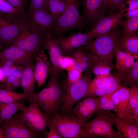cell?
I'll return each instance as SVG.
<instances>
[{
  "instance_id": "10",
  "label": "cell",
  "mask_w": 138,
  "mask_h": 138,
  "mask_svg": "<svg viewBox=\"0 0 138 138\" xmlns=\"http://www.w3.org/2000/svg\"><path fill=\"white\" fill-rule=\"evenodd\" d=\"M29 104L22 112L27 125L32 131L46 137L49 118L40 110L37 103L30 102Z\"/></svg>"
},
{
  "instance_id": "19",
  "label": "cell",
  "mask_w": 138,
  "mask_h": 138,
  "mask_svg": "<svg viewBox=\"0 0 138 138\" xmlns=\"http://www.w3.org/2000/svg\"><path fill=\"white\" fill-rule=\"evenodd\" d=\"M114 55L116 60L114 67L117 70V73L120 77L126 74L135 64L134 57L130 53L118 47L115 44Z\"/></svg>"
},
{
  "instance_id": "48",
  "label": "cell",
  "mask_w": 138,
  "mask_h": 138,
  "mask_svg": "<svg viewBox=\"0 0 138 138\" xmlns=\"http://www.w3.org/2000/svg\"><path fill=\"white\" fill-rule=\"evenodd\" d=\"M0 138H4L3 132L0 126Z\"/></svg>"
},
{
  "instance_id": "40",
  "label": "cell",
  "mask_w": 138,
  "mask_h": 138,
  "mask_svg": "<svg viewBox=\"0 0 138 138\" xmlns=\"http://www.w3.org/2000/svg\"><path fill=\"white\" fill-rule=\"evenodd\" d=\"M48 0H30V9H41L48 11L47 7Z\"/></svg>"
},
{
  "instance_id": "5",
  "label": "cell",
  "mask_w": 138,
  "mask_h": 138,
  "mask_svg": "<svg viewBox=\"0 0 138 138\" xmlns=\"http://www.w3.org/2000/svg\"><path fill=\"white\" fill-rule=\"evenodd\" d=\"M93 74L90 71L86 70L80 78L67 87L60 108L63 114L71 115L75 103L84 97Z\"/></svg>"
},
{
  "instance_id": "44",
  "label": "cell",
  "mask_w": 138,
  "mask_h": 138,
  "mask_svg": "<svg viewBox=\"0 0 138 138\" xmlns=\"http://www.w3.org/2000/svg\"><path fill=\"white\" fill-rule=\"evenodd\" d=\"M125 3L129 5L128 8H125L124 9L125 11L138 8V0H126Z\"/></svg>"
},
{
  "instance_id": "8",
  "label": "cell",
  "mask_w": 138,
  "mask_h": 138,
  "mask_svg": "<svg viewBox=\"0 0 138 138\" xmlns=\"http://www.w3.org/2000/svg\"><path fill=\"white\" fill-rule=\"evenodd\" d=\"M4 138L44 137L32 131L28 127L23 112H17L10 118L0 123Z\"/></svg>"
},
{
  "instance_id": "49",
  "label": "cell",
  "mask_w": 138,
  "mask_h": 138,
  "mask_svg": "<svg viewBox=\"0 0 138 138\" xmlns=\"http://www.w3.org/2000/svg\"><path fill=\"white\" fill-rule=\"evenodd\" d=\"M2 48V47L1 46V41H0V50Z\"/></svg>"
},
{
  "instance_id": "25",
  "label": "cell",
  "mask_w": 138,
  "mask_h": 138,
  "mask_svg": "<svg viewBox=\"0 0 138 138\" xmlns=\"http://www.w3.org/2000/svg\"><path fill=\"white\" fill-rule=\"evenodd\" d=\"M118 131L122 138H138V126L132 124L117 116L114 121Z\"/></svg>"
},
{
  "instance_id": "43",
  "label": "cell",
  "mask_w": 138,
  "mask_h": 138,
  "mask_svg": "<svg viewBox=\"0 0 138 138\" xmlns=\"http://www.w3.org/2000/svg\"><path fill=\"white\" fill-rule=\"evenodd\" d=\"M48 126H49L50 130L49 132H48L46 138H62V136L51 122L49 119Z\"/></svg>"
},
{
  "instance_id": "4",
  "label": "cell",
  "mask_w": 138,
  "mask_h": 138,
  "mask_svg": "<svg viewBox=\"0 0 138 138\" xmlns=\"http://www.w3.org/2000/svg\"><path fill=\"white\" fill-rule=\"evenodd\" d=\"M97 116L91 121L82 124L86 138H122L119 132L112 128L117 117L115 113L105 112Z\"/></svg>"
},
{
  "instance_id": "11",
  "label": "cell",
  "mask_w": 138,
  "mask_h": 138,
  "mask_svg": "<svg viewBox=\"0 0 138 138\" xmlns=\"http://www.w3.org/2000/svg\"><path fill=\"white\" fill-rule=\"evenodd\" d=\"M43 49L47 50L49 54L51 64L49 73L50 75H59L63 71L61 65L63 56L56 37L50 33L45 34L44 37Z\"/></svg>"
},
{
  "instance_id": "15",
  "label": "cell",
  "mask_w": 138,
  "mask_h": 138,
  "mask_svg": "<svg viewBox=\"0 0 138 138\" xmlns=\"http://www.w3.org/2000/svg\"><path fill=\"white\" fill-rule=\"evenodd\" d=\"M125 11L124 9H121L118 13L110 14L96 22L90 31L93 38L115 29L120 24L122 18L124 16Z\"/></svg>"
},
{
  "instance_id": "39",
  "label": "cell",
  "mask_w": 138,
  "mask_h": 138,
  "mask_svg": "<svg viewBox=\"0 0 138 138\" xmlns=\"http://www.w3.org/2000/svg\"><path fill=\"white\" fill-rule=\"evenodd\" d=\"M68 77L67 87L80 78L82 72L77 68H70L67 70Z\"/></svg>"
},
{
  "instance_id": "42",
  "label": "cell",
  "mask_w": 138,
  "mask_h": 138,
  "mask_svg": "<svg viewBox=\"0 0 138 138\" xmlns=\"http://www.w3.org/2000/svg\"><path fill=\"white\" fill-rule=\"evenodd\" d=\"M7 0L15 7L23 16H26V12L24 8L23 4L24 0Z\"/></svg>"
},
{
  "instance_id": "45",
  "label": "cell",
  "mask_w": 138,
  "mask_h": 138,
  "mask_svg": "<svg viewBox=\"0 0 138 138\" xmlns=\"http://www.w3.org/2000/svg\"><path fill=\"white\" fill-rule=\"evenodd\" d=\"M126 19L138 17V8L134 10L128 11L125 13L124 16Z\"/></svg>"
},
{
  "instance_id": "29",
  "label": "cell",
  "mask_w": 138,
  "mask_h": 138,
  "mask_svg": "<svg viewBox=\"0 0 138 138\" xmlns=\"http://www.w3.org/2000/svg\"><path fill=\"white\" fill-rule=\"evenodd\" d=\"M99 104L95 114L98 116L103 112L112 111L116 112V109L113 102L106 95L97 96Z\"/></svg>"
},
{
  "instance_id": "46",
  "label": "cell",
  "mask_w": 138,
  "mask_h": 138,
  "mask_svg": "<svg viewBox=\"0 0 138 138\" xmlns=\"http://www.w3.org/2000/svg\"><path fill=\"white\" fill-rule=\"evenodd\" d=\"M20 78L13 82L9 86L6 88L9 90H13L14 89L20 87Z\"/></svg>"
},
{
  "instance_id": "17",
  "label": "cell",
  "mask_w": 138,
  "mask_h": 138,
  "mask_svg": "<svg viewBox=\"0 0 138 138\" xmlns=\"http://www.w3.org/2000/svg\"><path fill=\"white\" fill-rule=\"evenodd\" d=\"M32 55L12 45L0 51V63L11 61L24 67L28 62L32 60Z\"/></svg>"
},
{
  "instance_id": "2",
  "label": "cell",
  "mask_w": 138,
  "mask_h": 138,
  "mask_svg": "<svg viewBox=\"0 0 138 138\" xmlns=\"http://www.w3.org/2000/svg\"><path fill=\"white\" fill-rule=\"evenodd\" d=\"M81 0H66L65 10L56 21L50 33L56 37L62 36L69 30L74 29L80 30L85 22L80 15L79 8L82 4Z\"/></svg>"
},
{
  "instance_id": "24",
  "label": "cell",
  "mask_w": 138,
  "mask_h": 138,
  "mask_svg": "<svg viewBox=\"0 0 138 138\" xmlns=\"http://www.w3.org/2000/svg\"><path fill=\"white\" fill-rule=\"evenodd\" d=\"M120 77L116 73L111 74L106 82L95 91L94 97L110 95L120 86Z\"/></svg>"
},
{
  "instance_id": "13",
  "label": "cell",
  "mask_w": 138,
  "mask_h": 138,
  "mask_svg": "<svg viewBox=\"0 0 138 138\" xmlns=\"http://www.w3.org/2000/svg\"><path fill=\"white\" fill-rule=\"evenodd\" d=\"M98 104L97 97H84L76 103L71 115L81 124L85 123L95 114Z\"/></svg>"
},
{
  "instance_id": "36",
  "label": "cell",
  "mask_w": 138,
  "mask_h": 138,
  "mask_svg": "<svg viewBox=\"0 0 138 138\" xmlns=\"http://www.w3.org/2000/svg\"><path fill=\"white\" fill-rule=\"evenodd\" d=\"M0 13L5 14H18L22 16L20 12L7 0H0Z\"/></svg>"
},
{
  "instance_id": "31",
  "label": "cell",
  "mask_w": 138,
  "mask_h": 138,
  "mask_svg": "<svg viewBox=\"0 0 138 138\" xmlns=\"http://www.w3.org/2000/svg\"><path fill=\"white\" fill-rule=\"evenodd\" d=\"M113 68L99 57L97 61L90 71L96 76H106L111 74L110 71Z\"/></svg>"
},
{
  "instance_id": "35",
  "label": "cell",
  "mask_w": 138,
  "mask_h": 138,
  "mask_svg": "<svg viewBox=\"0 0 138 138\" xmlns=\"http://www.w3.org/2000/svg\"><path fill=\"white\" fill-rule=\"evenodd\" d=\"M0 66L6 77L13 74L22 66L13 61L8 60L0 63Z\"/></svg>"
},
{
  "instance_id": "22",
  "label": "cell",
  "mask_w": 138,
  "mask_h": 138,
  "mask_svg": "<svg viewBox=\"0 0 138 138\" xmlns=\"http://www.w3.org/2000/svg\"><path fill=\"white\" fill-rule=\"evenodd\" d=\"M27 99L9 103L0 104V123L12 118L19 111H24L26 107L25 101Z\"/></svg>"
},
{
  "instance_id": "20",
  "label": "cell",
  "mask_w": 138,
  "mask_h": 138,
  "mask_svg": "<svg viewBox=\"0 0 138 138\" xmlns=\"http://www.w3.org/2000/svg\"><path fill=\"white\" fill-rule=\"evenodd\" d=\"M129 96V88L121 85L113 93L106 95L114 103L117 116L121 118L128 105Z\"/></svg>"
},
{
  "instance_id": "26",
  "label": "cell",
  "mask_w": 138,
  "mask_h": 138,
  "mask_svg": "<svg viewBox=\"0 0 138 138\" xmlns=\"http://www.w3.org/2000/svg\"><path fill=\"white\" fill-rule=\"evenodd\" d=\"M120 84L121 85L126 87L138 86V59L128 72L120 77Z\"/></svg>"
},
{
  "instance_id": "47",
  "label": "cell",
  "mask_w": 138,
  "mask_h": 138,
  "mask_svg": "<svg viewBox=\"0 0 138 138\" xmlns=\"http://www.w3.org/2000/svg\"><path fill=\"white\" fill-rule=\"evenodd\" d=\"M6 77L2 68L0 66V82H3Z\"/></svg>"
},
{
  "instance_id": "18",
  "label": "cell",
  "mask_w": 138,
  "mask_h": 138,
  "mask_svg": "<svg viewBox=\"0 0 138 138\" xmlns=\"http://www.w3.org/2000/svg\"><path fill=\"white\" fill-rule=\"evenodd\" d=\"M34 65V76L38 88L44 85L51 68V64L46 54L42 50L36 55Z\"/></svg>"
},
{
  "instance_id": "7",
  "label": "cell",
  "mask_w": 138,
  "mask_h": 138,
  "mask_svg": "<svg viewBox=\"0 0 138 138\" xmlns=\"http://www.w3.org/2000/svg\"><path fill=\"white\" fill-rule=\"evenodd\" d=\"M26 17L0 13V39L2 48L11 46L18 37Z\"/></svg>"
},
{
  "instance_id": "6",
  "label": "cell",
  "mask_w": 138,
  "mask_h": 138,
  "mask_svg": "<svg viewBox=\"0 0 138 138\" xmlns=\"http://www.w3.org/2000/svg\"><path fill=\"white\" fill-rule=\"evenodd\" d=\"M44 36L26 17L18 37L12 45L36 55L43 50Z\"/></svg>"
},
{
  "instance_id": "1",
  "label": "cell",
  "mask_w": 138,
  "mask_h": 138,
  "mask_svg": "<svg viewBox=\"0 0 138 138\" xmlns=\"http://www.w3.org/2000/svg\"><path fill=\"white\" fill-rule=\"evenodd\" d=\"M59 75H50L45 88L27 98L29 102L37 103L48 117H52L58 114L65 94V88L59 82Z\"/></svg>"
},
{
  "instance_id": "23",
  "label": "cell",
  "mask_w": 138,
  "mask_h": 138,
  "mask_svg": "<svg viewBox=\"0 0 138 138\" xmlns=\"http://www.w3.org/2000/svg\"><path fill=\"white\" fill-rule=\"evenodd\" d=\"M115 44L130 54L135 59H138V37L136 33L124 37L121 36Z\"/></svg>"
},
{
  "instance_id": "41",
  "label": "cell",
  "mask_w": 138,
  "mask_h": 138,
  "mask_svg": "<svg viewBox=\"0 0 138 138\" xmlns=\"http://www.w3.org/2000/svg\"><path fill=\"white\" fill-rule=\"evenodd\" d=\"M74 63V60L70 56H63L61 64V68L62 71L67 70L69 68L72 67Z\"/></svg>"
},
{
  "instance_id": "3",
  "label": "cell",
  "mask_w": 138,
  "mask_h": 138,
  "mask_svg": "<svg viewBox=\"0 0 138 138\" xmlns=\"http://www.w3.org/2000/svg\"><path fill=\"white\" fill-rule=\"evenodd\" d=\"M114 29L98 36L95 39L89 40L84 45L102 60L113 68L114 46L121 37L120 32Z\"/></svg>"
},
{
  "instance_id": "37",
  "label": "cell",
  "mask_w": 138,
  "mask_h": 138,
  "mask_svg": "<svg viewBox=\"0 0 138 138\" xmlns=\"http://www.w3.org/2000/svg\"><path fill=\"white\" fill-rule=\"evenodd\" d=\"M129 90L130 96L129 103L126 108H135L137 107L138 86L129 88Z\"/></svg>"
},
{
  "instance_id": "14",
  "label": "cell",
  "mask_w": 138,
  "mask_h": 138,
  "mask_svg": "<svg viewBox=\"0 0 138 138\" xmlns=\"http://www.w3.org/2000/svg\"><path fill=\"white\" fill-rule=\"evenodd\" d=\"M26 18L43 35L51 33L56 21L48 11L41 9H30Z\"/></svg>"
},
{
  "instance_id": "28",
  "label": "cell",
  "mask_w": 138,
  "mask_h": 138,
  "mask_svg": "<svg viewBox=\"0 0 138 138\" xmlns=\"http://www.w3.org/2000/svg\"><path fill=\"white\" fill-rule=\"evenodd\" d=\"M66 0H48V11L56 21L61 15L65 10Z\"/></svg>"
},
{
  "instance_id": "9",
  "label": "cell",
  "mask_w": 138,
  "mask_h": 138,
  "mask_svg": "<svg viewBox=\"0 0 138 138\" xmlns=\"http://www.w3.org/2000/svg\"><path fill=\"white\" fill-rule=\"evenodd\" d=\"M48 118L62 137L86 138L82 124L72 115L58 114Z\"/></svg>"
},
{
  "instance_id": "33",
  "label": "cell",
  "mask_w": 138,
  "mask_h": 138,
  "mask_svg": "<svg viewBox=\"0 0 138 138\" xmlns=\"http://www.w3.org/2000/svg\"><path fill=\"white\" fill-rule=\"evenodd\" d=\"M126 0H103V5L105 13L108 11H119L125 8Z\"/></svg>"
},
{
  "instance_id": "16",
  "label": "cell",
  "mask_w": 138,
  "mask_h": 138,
  "mask_svg": "<svg viewBox=\"0 0 138 138\" xmlns=\"http://www.w3.org/2000/svg\"><path fill=\"white\" fill-rule=\"evenodd\" d=\"M82 0L85 22L92 24L105 17L103 0Z\"/></svg>"
},
{
  "instance_id": "12",
  "label": "cell",
  "mask_w": 138,
  "mask_h": 138,
  "mask_svg": "<svg viewBox=\"0 0 138 138\" xmlns=\"http://www.w3.org/2000/svg\"><path fill=\"white\" fill-rule=\"evenodd\" d=\"M55 37L63 56H69L74 50L84 45L88 41L93 38V34L90 31L83 33L80 30L69 36Z\"/></svg>"
},
{
  "instance_id": "21",
  "label": "cell",
  "mask_w": 138,
  "mask_h": 138,
  "mask_svg": "<svg viewBox=\"0 0 138 138\" xmlns=\"http://www.w3.org/2000/svg\"><path fill=\"white\" fill-rule=\"evenodd\" d=\"M24 67L20 78V87L22 89V93L28 98L35 93L34 65L32 60L28 62Z\"/></svg>"
},
{
  "instance_id": "30",
  "label": "cell",
  "mask_w": 138,
  "mask_h": 138,
  "mask_svg": "<svg viewBox=\"0 0 138 138\" xmlns=\"http://www.w3.org/2000/svg\"><path fill=\"white\" fill-rule=\"evenodd\" d=\"M123 27L122 37L136 33L138 29V17L126 20H121L120 24Z\"/></svg>"
},
{
  "instance_id": "27",
  "label": "cell",
  "mask_w": 138,
  "mask_h": 138,
  "mask_svg": "<svg viewBox=\"0 0 138 138\" xmlns=\"http://www.w3.org/2000/svg\"><path fill=\"white\" fill-rule=\"evenodd\" d=\"M23 94L18 93L13 90L3 88L0 85V104H7L27 98Z\"/></svg>"
},
{
  "instance_id": "38",
  "label": "cell",
  "mask_w": 138,
  "mask_h": 138,
  "mask_svg": "<svg viewBox=\"0 0 138 138\" xmlns=\"http://www.w3.org/2000/svg\"><path fill=\"white\" fill-rule=\"evenodd\" d=\"M24 68L23 66H22L13 73L6 77L2 82L3 84L2 87L6 88L13 82L21 78Z\"/></svg>"
},
{
  "instance_id": "32",
  "label": "cell",
  "mask_w": 138,
  "mask_h": 138,
  "mask_svg": "<svg viewBox=\"0 0 138 138\" xmlns=\"http://www.w3.org/2000/svg\"><path fill=\"white\" fill-rule=\"evenodd\" d=\"M111 74L106 76H96L91 81L88 87L84 97H94L96 90L101 86L110 76Z\"/></svg>"
},
{
  "instance_id": "34",
  "label": "cell",
  "mask_w": 138,
  "mask_h": 138,
  "mask_svg": "<svg viewBox=\"0 0 138 138\" xmlns=\"http://www.w3.org/2000/svg\"><path fill=\"white\" fill-rule=\"evenodd\" d=\"M121 118L138 126V107L135 108H126Z\"/></svg>"
}]
</instances>
